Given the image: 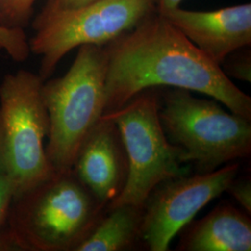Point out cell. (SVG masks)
<instances>
[{"mask_svg":"<svg viewBox=\"0 0 251 251\" xmlns=\"http://www.w3.org/2000/svg\"><path fill=\"white\" fill-rule=\"evenodd\" d=\"M0 51L8 53L15 62H25L31 50L24 29L0 25Z\"/></svg>","mask_w":251,"mask_h":251,"instance_id":"5bb4252c","label":"cell"},{"mask_svg":"<svg viewBox=\"0 0 251 251\" xmlns=\"http://www.w3.org/2000/svg\"><path fill=\"white\" fill-rule=\"evenodd\" d=\"M182 0H155L156 12L159 14H165L168 11L179 8Z\"/></svg>","mask_w":251,"mask_h":251,"instance_id":"ffe728a7","label":"cell"},{"mask_svg":"<svg viewBox=\"0 0 251 251\" xmlns=\"http://www.w3.org/2000/svg\"><path fill=\"white\" fill-rule=\"evenodd\" d=\"M97 0H48L41 12L50 13L61 10L76 9Z\"/></svg>","mask_w":251,"mask_h":251,"instance_id":"ac0fdd59","label":"cell"},{"mask_svg":"<svg viewBox=\"0 0 251 251\" xmlns=\"http://www.w3.org/2000/svg\"><path fill=\"white\" fill-rule=\"evenodd\" d=\"M239 171V164L233 162L211 172L163 181L143 206L141 241L149 251H169L172 239L203 207L226 192Z\"/></svg>","mask_w":251,"mask_h":251,"instance_id":"ba28073f","label":"cell"},{"mask_svg":"<svg viewBox=\"0 0 251 251\" xmlns=\"http://www.w3.org/2000/svg\"><path fill=\"white\" fill-rule=\"evenodd\" d=\"M81 182L108 206L125 186L128 164L116 123L105 115L81 146L73 167Z\"/></svg>","mask_w":251,"mask_h":251,"instance_id":"30bf717a","label":"cell"},{"mask_svg":"<svg viewBox=\"0 0 251 251\" xmlns=\"http://www.w3.org/2000/svg\"><path fill=\"white\" fill-rule=\"evenodd\" d=\"M183 229L177 251H251V216L230 204L216 206Z\"/></svg>","mask_w":251,"mask_h":251,"instance_id":"8fae6325","label":"cell"},{"mask_svg":"<svg viewBox=\"0 0 251 251\" xmlns=\"http://www.w3.org/2000/svg\"><path fill=\"white\" fill-rule=\"evenodd\" d=\"M104 48V114L124 106L143 90L171 87L205 94L251 120V96L157 12Z\"/></svg>","mask_w":251,"mask_h":251,"instance_id":"6da1fadb","label":"cell"},{"mask_svg":"<svg viewBox=\"0 0 251 251\" xmlns=\"http://www.w3.org/2000/svg\"><path fill=\"white\" fill-rule=\"evenodd\" d=\"M155 12V0H97L76 9L40 12L29 40L31 52L41 57L40 77H50L74 49L107 45Z\"/></svg>","mask_w":251,"mask_h":251,"instance_id":"8992f818","label":"cell"},{"mask_svg":"<svg viewBox=\"0 0 251 251\" xmlns=\"http://www.w3.org/2000/svg\"><path fill=\"white\" fill-rule=\"evenodd\" d=\"M221 68L231 79L251 82V46L244 47L229 54L221 64Z\"/></svg>","mask_w":251,"mask_h":251,"instance_id":"9a60e30c","label":"cell"},{"mask_svg":"<svg viewBox=\"0 0 251 251\" xmlns=\"http://www.w3.org/2000/svg\"><path fill=\"white\" fill-rule=\"evenodd\" d=\"M36 0H0V25L11 28L26 26Z\"/></svg>","mask_w":251,"mask_h":251,"instance_id":"4fadbf2b","label":"cell"},{"mask_svg":"<svg viewBox=\"0 0 251 251\" xmlns=\"http://www.w3.org/2000/svg\"><path fill=\"white\" fill-rule=\"evenodd\" d=\"M159 107V92L151 88L135 95L124 106L103 114L116 123L128 164L125 186L107 207L143 206L163 181L188 174L183 152L171 144L164 131Z\"/></svg>","mask_w":251,"mask_h":251,"instance_id":"277c9868","label":"cell"},{"mask_svg":"<svg viewBox=\"0 0 251 251\" xmlns=\"http://www.w3.org/2000/svg\"><path fill=\"white\" fill-rule=\"evenodd\" d=\"M25 198V233L38 251H75L107 208L73 170L55 173Z\"/></svg>","mask_w":251,"mask_h":251,"instance_id":"52a82bcc","label":"cell"},{"mask_svg":"<svg viewBox=\"0 0 251 251\" xmlns=\"http://www.w3.org/2000/svg\"><path fill=\"white\" fill-rule=\"evenodd\" d=\"M143 206L119 205L107 207L90 235L75 251H123L141 241Z\"/></svg>","mask_w":251,"mask_h":251,"instance_id":"7c38bea8","label":"cell"},{"mask_svg":"<svg viewBox=\"0 0 251 251\" xmlns=\"http://www.w3.org/2000/svg\"><path fill=\"white\" fill-rule=\"evenodd\" d=\"M159 117L170 142L198 173L251 156V120L226 111L216 100L171 88L160 96Z\"/></svg>","mask_w":251,"mask_h":251,"instance_id":"3957f363","label":"cell"},{"mask_svg":"<svg viewBox=\"0 0 251 251\" xmlns=\"http://www.w3.org/2000/svg\"><path fill=\"white\" fill-rule=\"evenodd\" d=\"M107 54L83 45L63 76L43 82L50 121L46 152L55 173L72 171L81 146L104 114Z\"/></svg>","mask_w":251,"mask_h":251,"instance_id":"7a4b0ae2","label":"cell"},{"mask_svg":"<svg viewBox=\"0 0 251 251\" xmlns=\"http://www.w3.org/2000/svg\"><path fill=\"white\" fill-rule=\"evenodd\" d=\"M7 174V156H6V146L2 120L0 116V175Z\"/></svg>","mask_w":251,"mask_h":251,"instance_id":"d6986e66","label":"cell"},{"mask_svg":"<svg viewBox=\"0 0 251 251\" xmlns=\"http://www.w3.org/2000/svg\"><path fill=\"white\" fill-rule=\"evenodd\" d=\"M43 82L39 75L21 70L7 75L0 85L7 175L17 199L55 174L46 152L50 121L42 97Z\"/></svg>","mask_w":251,"mask_h":251,"instance_id":"5b68a950","label":"cell"},{"mask_svg":"<svg viewBox=\"0 0 251 251\" xmlns=\"http://www.w3.org/2000/svg\"><path fill=\"white\" fill-rule=\"evenodd\" d=\"M227 193L242 207L244 211L251 216V179L250 176L233 179L226 190Z\"/></svg>","mask_w":251,"mask_h":251,"instance_id":"2e32d148","label":"cell"},{"mask_svg":"<svg viewBox=\"0 0 251 251\" xmlns=\"http://www.w3.org/2000/svg\"><path fill=\"white\" fill-rule=\"evenodd\" d=\"M161 15L220 66L229 54L251 45L250 3L211 11L177 8Z\"/></svg>","mask_w":251,"mask_h":251,"instance_id":"9c48e42d","label":"cell"},{"mask_svg":"<svg viewBox=\"0 0 251 251\" xmlns=\"http://www.w3.org/2000/svg\"><path fill=\"white\" fill-rule=\"evenodd\" d=\"M14 198V189L7 174L0 175V226L2 225L11 199Z\"/></svg>","mask_w":251,"mask_h":251,"instance_id":"e0dca14e","label":"cell"}]
</instances>
